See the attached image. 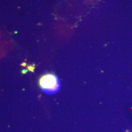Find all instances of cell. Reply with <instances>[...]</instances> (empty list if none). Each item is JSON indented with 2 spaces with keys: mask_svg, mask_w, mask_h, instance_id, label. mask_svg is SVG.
<instances>
[{
  "mask_svg": "<svg viewBox=\"0 0 132 132\" xmlns=\"http://www.w3.org/2000/svg\"><path fill=\"white\" fill-rule=\"evenodd\" d=\"M39 83L43 91L48 94L56 93L61 87L59 79L56 76L52 73H47L42 76Z\"/></svg>",
  "mask_w": 132,
  "mask_h": 132,
  "instance_id": "1",
  "label": "cell"
}]
</instances>
